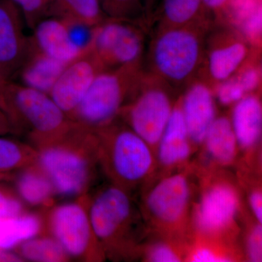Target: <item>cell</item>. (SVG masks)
I'll list each match as a JSON object with an SVG mask.
<instances>
[{"instance_id": "f1b7e54d", "label": "cell", "mask_w": 262, "mask_h": 262, "mask_svg": "<svg viewBox=\"0 0 262 262\" xmlns=\"http://www.w3.org/2000/svg\"><path fill=\"white\" fill-rule=\"evenodd\" d=\"M108 19L134 21L146 10L141 0H98Z\"/></svg>"}, {"instance_id": "ba28073f", "label": "cell", "mask_w": 262, "mask_h": 262, "mask_svg": "<svg viewBox=\"0 0 262 262\" xmlns=\"http://www.w3.org/2000/svg\"><path fill=\"white\" fill-rule=\"evenodd\" d=\"M89 194L44 210L46 233L56 239L70 258L106 259L95 235L89 211Z\"/></svg>"}, {"instance_id": "7c38bea8", "label": "cell", "mask_w": 262, "mask_h": 262, "mask_svg": "<svg viewBox=\"0 0 262 262\" xmlns=\"http://www.w3.org/2000/svg\"><path fill=\"white\" fill-rule=\"evenodd\" d=\"M102 66L91 50L81 53L66 66L49 95L71 119Z\"/></svg>"}, {"instance_id": "60d3db41", "label": "cell", "mask_w": 262, "mask_h": 262, "mask_svg": "<svg viewBox=\"0 0 262 262\" xmlns=\"http://www.w3.org/2000/svg\"><path fill=\"white\" fill-rule=\"evenodd\" d=\"M144 7H145L146 12L149 11V10L152 8L156 0H141Z\"/></svg>"}, {"instance_id": "9c48e42d", "label": "cell", "mask_w": 262, "mask_h": 262, "mask_svg": "<svg viewBox=\"0 0 262 262\" xmlns=\"http://www.w3.org/2000/svg\"><path fill=\"white\" fill-rule=\"evenodd\" d=\"M201 37L189 26L168 27L155 39L152 60L166 80L182 82L194 73L201 61Z\"/></svg>"}, {"instance_id": "4316f807", "label": "cell", "mask_w": 262, "mask_h": 262, "mask_svg": "<svg viewBox=\"0 0 262 262\" xmlns=\"http://www.w3.org/2000/svg\"><path fill=\"white\" fill-rule=\"evenodd\" d=\"M37 159V149L30 144L0 136V173L20 170Z\"/></svg>"}, {"instance_id": "d6a6232c", "label": "cell", "mask_w": 262, "mask_h": 262, "mask_svg": "<svg viewBox=\"0 0 262 262\" xmlns=\"http://www.w3.org/2000/svg\"><path fill=\"white\" fill-rule=\"evenodd\" d=\"M26 211L24 203L17 192L0 185V219L15 216Z\"/></svg>"}, {"instance_id": "836d02e7", "label": "cell", "mask_w": 262, "mask_h": 262, "mask_svg": "<svg viewBox=\"0 0 262 262\" xmlns=\"http://www.w3.org/2000/svg\"><path fill=\"white\" fill-rule=\"evenodd\" d=\"M32 28L51 8L52 0H11Z\"/></svg>"}, {"instance_id": "484cf974", "label": "cell", "mask_w": 262, "mask_h": 262, "mask_svg": "<svg viewBox=\"0 0 262 262\" xmlns=\"http://www.w3.org/2000/svg\"><path fill=\"white\" fill-rule=\"evenodd\" d=\"M55 15L70 17L96 27L108 19L98 0H52Z\"/></svg>"}, {"instance_id": "d4e9b609", "label": "cell", "mask_w": 262, "mask_h": 262, "mask_svg": "<svg viewBox=\"0 0 262 262\" xmlns=\"http://www.w3.org/2000/svg\"><path fill=\"white\" fill-rule=\"evenodd\" d=\"M154 234V233H153ZM157 238L144 241L139 256L149 262H179L185 261L189 244L154 234Z\"/></svg>"}, {"instance_id": "8d00e7d4", "label": "cell", "mask_w": 262, "mask_h": 262, "mask_svg": "<svg viewBox=\"0 0 262 262\" xmlns=\"http://www.w3.org/2000/svg\"><path fill=\"white\" fill-rule=\"evenodd\" d=\"M229 0H203V8L205 11L214 12L220 13L225 8Z\"/></svg>"}, {"instance_id": "4fadbf2b", "label": "cell", "mask_w": 262, "mask_h": 262, "mask_svg": "<svg viewBox=\"0 0 262 262\" xmlns=\"http://www.w3.org/2000/svg\"><path fill=\"white\" fill-rule=\"evenodd\" d=\"M20 13L11 0H0V70L5 81L15 77L31 48Z\"/></svg>"}, {"instance_id": "ffe728a7", "label": "cell", "mask_w": 262, "mask_h": 262, "mask_svg": "<svg viewBox=\"0 0 262 262\" xmlns=\"http://www.w3.org/2000/svg\"><path fill=\"white\" fill-rule=\"evenodd\" d=\"M18 170L15 177V192L24 203L40 207L43 210L54 204L53 198L56 195L54 188L37 163Z\"/></svg>"}, {"instance_id": "7a4b0ae2", "label": "cell", "mask_w": 262, "mask_h": 262, "mask_svg": "<svg viewBox=\"0 0 262 262\" xmlns=\"http://www.w3.org/2000/svg\"><path fill=\"white\" fill-rule=\"evenodd\" d=\"M89 211L105 258L120 261L139 256L149 232L130 192L110 184L89 196Z\"/></svg>"}, {"instance_id": "2e32d148", "label": "cell", "mask_w": 262, "mask_h": 262, "mask_svg": "<svg viewBox=\"0 0 262 262\" xmlns=\"http://www.w3.org/2000/svg\"><path fill=\"white\" fill-rule=\"evenodd\" d=\"M229 119L239 150L246 153V162L248 163L261 142L262 106L258 96L248 94L234 103Z\"/></svg>"}, {"instance_id": "30bf717a", "label": "cell", "mask_w": 262, "mask_h": 262, "mask_svg": "<svg viewBox=\"0 0 262 262\" xmlns=\"http://www.w3.org/2000/svg\"><path fill=\"white\" fill-rule=\"evenodd\" d=\"M173 107L166 90L158 84H151L136 91L120 115L127 126L155 152Z\"/></svg>"}, {"instance_id": "8992f818", "label": "cell", "mask_w": 262, "mask_h": 262, "mask_svg": "<svg viewBox=\"0 0 262 262\" xmlns=\"http://www.w3.org/2000/svg\"><path fill=\"white\" fill-rule=\"evenodd\" d=\"M3 96L13 130L24 132L34 147L61 135L73 122L49 94L19 82L6 81Z\"/></svg>"}, {"instance_id": "44dd1931", "label": "cell", "mask_w": 262, "mask_h": 262, "mask_svg": "<svg viewBox=\"0 0 262 262\" xmlns=\"http://www.w3.org/2000/svg\"><path fill=\"white\" fill-rule=\"evenodd\" d=\"M46 233L44 213H28L0 219V250L12 251L20 244Z\"/></svg>"}, {"instance_id": "cb8c5ba5", "label": "cell", "mask_w": 262, "mask_h": 262, "mask_svg": "<svg viewBox=\"0 0 262 262\" xmlns=\"http://www.w3.org/2000/svg\"><path fill=\"white\" fill-rule=\"evenodd\" d=\"M15 250L24 261L65 262L71 259L56 239L46 233L28 239Z\"/></svg>"}, {"instance_id": "603a6c76", "label": "cell", "mask_w": 262, "mask_h": 262, "mask_svg": "<svg viewBox=\"0 0 262 262\" xmlns=\"http://www.w3.org/2000/svg\"><path fill=\"white\" fill-rule=\"evenodd\" d=\"M248 54L247 45L242 41H234L213 49L208 58V70L212 78L221 82L232 77Z\"/></svg>"}, {"instance_id": "4dcf8cb0", "label": "cell", "mask_w": 262, "mask_h": 262, "mask_svg": "<svg viewBox=\"0 0 262 262\" xmlns=\"http://www.w3.org/2000/svg\"><path fill=\"white\" fill-rule=\"evenodd\" d=\"M246 225L244 235V256L248 261H262L261 224L253 220Z\"/></svg>"}, {"instance_id": "83f0119b", "label": "cell", "mask_w": 262, "mask_h": 262, "mask_svg": "<svg viewBox=\"0 0 262 262\" xmlns=\"http://www.w3.org/2000/svg\"><path fill=\"white\" fill-rule=\"evenodd\" d=\"M203 0H163L161 14L169 27H183L195 21L204 13Z\"/></svg>"}, {"instance_id": "52a82bcc", "label": "cell", "mask_w": 262, "mask_h": 262, "mask_svg": "<svg viewBox=\"0 0 262 262\" xmlns=\"http://www.w3.org/2000/svg\"><path fill=\"white\" fill-rule=\"evenodd\" d=\"M136 67L103 70L95 77L70 120L96 132L120 116L136 91Z\"/></svg>"}, {"instance_id": "7402d4cb", "label": "cell", "mask_w": 262, "mask_h": 262, "mask_svg": "<svg viewBox=\"0 0 262 262\" xmlns=\"http://www.w3.org/2000/svg\"><path fill=\"white\" fill-rule=\"evenodd\" d=\"M243 253L237 244L193 234L188 246L185 261L192 262L235 261Z\"/></svg>"}, {"instance_id": "1f68e13d", "label": "cell", "mask_w": 262, "mask_h": 262, "mask_svg": "<svg viewBox=\"0 0 262 262\" xmlns=\"http://www.w3.org/2000/svg\"><path fill=\"white\" fill-rule=\"evenodd\" d=\"M246 95L237 77H230L221 82L215 91L217 99L223 106L234 105Z\"/></svg>"}, {"instance_id": "8fae6325", "label": "cell", "mask_w": 262, "mask_h": 262, "mask_svg": "<svg viewBox=\"0 0 262 262\" xmlns=\"http://www.w3.org/2000/svg\"><path fill=\"white\" fill-rule=\"evenodd\" d=\"M132 22L107 19L95 27L90 48L103 70L136 67L143 51V37Z\"/></svg>"}, {"instance_id": "d6986e66", "label": "cell", "mask_w": 262, "mask_h": 262, "mask_svg": "<svg viewBox=\"0 0 262 262\" xmlns=\"http://www.w3.org/2000/svg\"><path fill=\"white\" fill-rule=\"evenodd\" d=\"M66 66L38 50L31 39L28 55L15 76L19 83L49 94Z\"/></svg>"}, {"instance_id": "e0dca14e", "label": "cell", "mask_w": 262, "mask_h": 262, "mask_svg": "<svg viewBox=\"0 0 262 262\" xmlns=\"http://www.w3.org/2000/svg\"><path fill=\"white\" fill-rule=\"evenodd\" d=\"M204 163L198 170L222 169L235 163L239 147L230 119L226 116L215 117L202 143Z\"/></svg>"}, {"instance_id": "ab89813d", "label": "cell", "mask_w": 262, "mask_h": 262, "mask_svg": "<svg viewBox=\"0 0 262 262\" xmlns=\"http://www.w3.org/2000/svg\"><path fill=\"white\" fill-rule=\"evenodd\" d=\"M5 82H6V81L3 79V75H2L1 73V70H0V108H1L3 111H4V101H3V88Z\"/></svg>"}, {"instance_id": "3957f363", "label": "cell", "mask_w": 262, "mask_h": 262, "mask_svg": "<svg viewBox=\"0 0 262 262\" xmlns=\"http://www.w3.org/2000/svg\"><path fill=\"white\" fill-rule=\"evenodd\" d=\"M190 170L164 174L143 194L140 211L148 230L189 244L194 186Z\"/></svg>"}, {"instance_id": "b9f144b4", "label": "cell", "mask_w": 262, "mask_h": 262, "mask_svg": "<svg viewBox=\"0 0 262 262\" xmlns=\"http://www.w3.org/2000/svg\"><path fill=\"white\" fill-rule=\"evenodd\" d=\"M5 177H7V175H5V173H0V180L5 178Z\"/></svg>"}, {"instance_id": "d590c367", "label": "cell", "mask_w": 262, "mask_h": 262, "mask_svg": "<svg viewBox=\"0 0 262 262\" xmlns=\"http://www.w3.org/2000/svg\"><path fill=\"white\" fill-rule=\"evenodd\" d=\"M248 205L253 218L262 224V193L261 185L251 187L248 192Z\"/></svg>"}, {"instance_id": "9a60e30c", "label": "cell", "mask_w": 262, "mask_h": 262, "mask_svg": "<svg viewBox=\"0 0 262 262\" xmlns=\"http://www.w3.org/2000/svg\"><path fill=\"white\" fill-rule=\"evenodd\" d=\"M191 142L201 146L215 117L214 96L211 89L202 82L193 84L180 103Z\"/></svg>"}, {"instance_id": "5b68a950", "label": "cell", "mask_w": 262, "mask_h": 262, "mask_svg": "<svg viewBox=\"0 0 262 262\" xmlns=\"http://www.w3.org/2000/svg\"><path fill=\"white\" fill-rule=\"evenodd\" d=\"M196 171L200 177V191L192 206L193 234L237 244L242 214L238 186L221 169Z\"/></svg>"}, {"instance_id": "ac0fdd59", "label": "cell", "mask_w": 262, "mask_h": 262, "mask_svg": "<svg viewBox=\"0 0 262 262\" xmlns=\"http://www.w3.org/2000/svg\"><path fill=\"white\" fill-rule=\"evenodd\" d=\"M33 43L38 50L64 64L81 54L71 41L64 20L58 15L39 19L34 26Z\"/></svg>"}, {"instance_id": "f546056e", "label": "cell", "mask_w": 262, "mask_h": 262, "mask_svg": "<svg viewBox=\"0 0 262 262\" xmlns=\"http://www.w3.org/2000/svg\"><path fill=\"white\" fill-rule=\"evenodd\" d=\"M60 17L64 20L67 32L74 46L81 53L89 51L94 39L95 27L70 17Z\"/></svg>"}, {"instance_id": "5bb4252c", "label": "cell", "mask_w": 262, "mask_h": 262, "mask_svg": "<svg viewBox=\"0 0 262 262\" xmlns=\"http://www.w3.org/2000/svg\"><path fill=\"white\" fill-rule=\"evenodd\" d=\"M194 146L188 134L180 103L174 105L173 111L161 137L156 151L157 166L165 173L177 169L184 168L188 163Z\"/></svg>"}, {"instance_id": "277c9868", "label": "cell", "mask_w": 262, "mask_h": 262, "mask_svg": "<svg viewBox=\"0 0 262 262\" xmlns=\"http://www.w3.org/2000/svg\"><path fill=\"white\" fill-rule=\"evenodd\" d=\"M94 133L99 169L111 184L131 193L152 178L157 168L155 151L126 124L115 120Z\"/></svg>"}, {"instance_id": "e575fe53", "label": "cell", "mask_w": 262, "mask_h": 262, "mask_svg": "<svg viewBox=\"0 0 262 262\" xmlns=\"http://www.w3.org/2000/svg\"><path fill=\"white\" fill-rule=\"evenodd\" d=\"M246 94H253L259 85L261 72L256 67H248L237 77Z\"/></svg>"}, {"instance_id": "6da1fadb", "label": "cell", "mask_w": 262, "mask_h": 262, "mask_svg": "<svg viewBox=\"0 0 262 262\" xmlns=\"http://www.w3.org/2000/svg\"><path fill=\"white\" fill-rule=\"evenodd\" d=\"M37 163L47 175L56 195L87 194L99 168L96 134L72 122L61 135L36 146Z\"/></svg>"}, {"instance_id": "74e56055", "label": "cell", "mask_w": 262, "mask_h": 262, "mask_svg": "<svg viewBox=\"0 0 262 262\" xmlns=\"http://www.w3.org/2000/svg\"><path fill=\"white\" fill-rule=\"evenodd\" d=\"M13 130V126H12L9 118L7 116L5 112L0 108V136L5 135Z\"/></svg>"}, {"instance_id": "f35d334b", "label": "cell", "mask_w": 262, "mask_h": 262, "mask_svg": "<svg viewBox=\"0 0 262 262\" xmlns=\"http://www.w3.org/2000/svg\"><path fill=\"white\" fill-rule=\"evenodd\" d=\"M0 261H24L16 253L0 250Z\"/></svg>"}]
</instances>
